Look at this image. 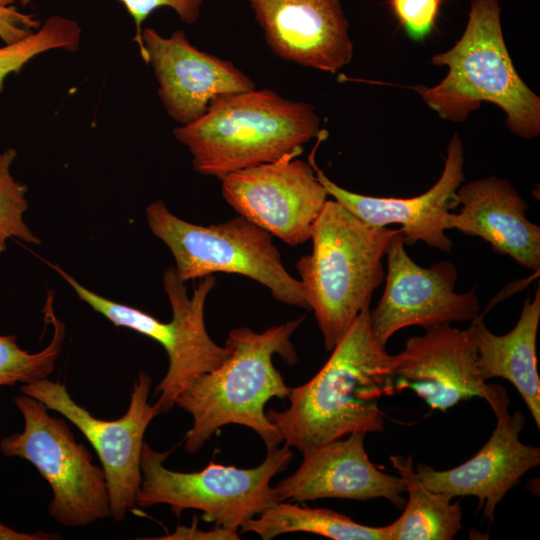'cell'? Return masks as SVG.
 <instances>
[{"instance_id":"6da1fadb","label":"cell","mask_w":540,"mask_h":540,"mask_svg":"<svg viewBox=\"0 0 540 540\" xmlns=\"http://www.w3.org/2000/svg\"><path fill=\"white\" fill-rule=\"evenodd\" d=\"M331 351L308 382L290 388L288 408L266 412L285 445L303 456L353 432H382L379 401L394 394L392 355L374 337L369 307Z\"/></svg>"},{"instance_id":"7a4b0ae2","label":"cell","mask_w":540,"mask_h":540,"mask_svg":"<svg viewBox=\"0 0 540 540\" xmlns=\"http://www.w3.org/2000/svg\"><path fill=\"white\" fill-rule=\"evenodd\" d=\"M304 317L256 332L249 327L231 330L225 341L226 360L196 377L176 398L175 405L188 412L193 425L185 436V449L199 451L214 432L228 424L254 430L267 448L282 437L264 412L272 398H285L290 388L273 364L278 354L289 365L297 362L291 336Z\"/></svg>"},{"instance_id":"3957f363","label":"cell","mask_w":540,"mask_h":540,"mask_svg":"<svg viewBox=\"0 0 540 540\" xmlns=\"http://www.w3.org/2000/svg\"><path fill=\"white\" fill-rule=\"evenodd\" d=\"M320 132L312 105L270 89L218 96L199 119L173 130L188 148L194 170L218 179L288 154L301 155L303 145Z\"/></svg>"},{"instance_id":"277c9868","label":"cell","mask_w":540,"mask_h":540,"mask_svg":"<svg viewBox=\"0 0 540 540\" xmlns=\"http://www.w3.org/2000/svg\"><path fill=\"white\" fill-rule=\"evenodd\" d=\"M498 0H472L461 38L431 63L447 67L433 87L414 89L444 120L462 122L482 102L500 107L505 125L515 135L531 139L540 134V98L517 73L506 47Z\"/></svg>"},{"instance_id":"5b68a950","label":"cell","mask_w":540,"mask_h":540,"mask_svg":"<svg viewBox=\"0 0 540 540\" xmlns=\"http://www.w3.org/2000/svg\"><path fill=\"white\" fill-rule=\"evenodd\" d=\"M399 229L362 221L327 200L311 233L312 252L296 262L306 300L331 351L383 283L382 260Z\"/></svg>"},{"instance_id":"8992f818","label":"cell","mask_w":540,"mask_h":540,"mask_svg":"<svg viewBox=\"0 0 540 540\" xmlns=\"http://www.w3.org/2000/svg\"><path fill=\"white\" fill-rule=\"evenodd\" d=\"M151 232L165 243L182 282L222 272L265 286L278 302L310 310L302 284L284 267L272 235L241 215L202 226L185 221L162 200L146 207Z\"/></svg>"},{"instance_id":"52a82bcc","label":"cell","mask_w":540,"mask_h":540,"mask_svg":"<svg viewBox=\"0 0 540 540\" xmlns=\"http://www.w3.org/2000/svg\"><path fill=\"white\" fill-rule=\"evenodd\" d=\"M172 451L158 452L144 442L137 506L166 504L178 518L186 509L198 510L204 521L232 530L279 502L270 481L292 460L290 447L278 445L267 448L265 460L251 469L210 463L186 473L164 466Z\"/></svg>"},{"instance_id":"ba28073f","label":"cell","mask_w":540,"mask_h":540,"mask_svg":"<svg viewBox=\"0 0 540 540\" xmlns=\"http://www.w3.org/2000/svg\"><path fill=\"white\" fill-rule=\"evenodd\" d=\"M48 265L71 286L80 300L112 324L136 331L163 346L169 365L154 393L161 414L174 407L178 395L196 377L217 368L228 357L229 349L219 346L210 338L204 321L206 298L216 285L213 274L201 278L189 297L185 283L177 277L175 268L166 269L163 287L171 305L172 319L162 322L140 309L100 296L80 284L59 265Z\"/></svg>"},{"instance_id":"9c48e42d","label":"cell","mask_w":540,"mask_h":540,"mask_svg":"<svg viewBox=\"0 0 540 540\" xmlns=\"http://www.w3.org/2000/svg\"><path fill=\"white\" fill-rule=\"evenodd\" d=\"M14 402L24 419L21 432L0 441L6 457L30 462L48 482L49 515L67 527H84L110 516V498L102 467L93 463L85 445L76 441L62 418L49 414L37 399L22 394Z\"/></svg>"},{"instance_id":"30bf717a","label":"cell","mask_w":540,"mask_h":540,"mask_svg":"<svg viewBox=\"0 0 540 540\" xmlns=\"http://www.w3.org/2000/svg\"><path fill=\"white\" fill-rule=\"evenodd\" d=\"M151 384V377L140 372L133 384L127 411L115 420L92 415L75 402L60 382L44 378L20 386L22 394L64 416L90 442L106 477L110 516L115 521H123L127 512L137 506L144 435L152 420L161 414L157 401L152 405L148 402Z\"/></svg>"},{"instance_id":"8fae6325","label":"cell","mask_w":540,"mask_h":540,"mask_svg":"<svg viewBox=\"0 0 540 540\" xmlns=\"http://www.w3.org/2000/svg\"><path fill=\"white\" fill-rule=\"evenodd\" d=\"M391 371L394 393L411 389L433 410L445 412L473 397L486 400L494 413L510 405L506 389L487 384L479 374L471 326L460 330L440 324L407 339L404 349L392 355Z\"/></svg>"},{"instance_id":"7c38bea8","label":"cell","mask_w":540,"mask_h":540,"mask_svg":"<svg viewBox=\"0 0 540 540\" xmlns=\"http://www.w3.org/2000/svg\"><path fill=\"white\" fill-rule=\"evenodd\" d=\"M297 153L227 174L222 195L241 216L297 246L311 238L328 193L309 162Z\"/></svg>"},{"instance_id":"4fadbf2b","label":"cell","mask_w":540,"mask_h":540,"mask_svg":"<svg viewBox=\"0 0 540 540\" xmlns=\"http://www.w3.org/2000/svg\"><path fill=\"white\" fill-rule=\"evenodd\" d=\"M386 256L385 289L377 307L370 311L372 332L382 346L405 327L428 329L479 317L475 290L455 292L458 273L451 262L419 266L407 254L400 231L392 238Z\"/></svg>"},{"instance_id":"5bb4252c","label":"cell","mask_w":540,"mask_h":540,"mask_svg":"<svg viewBox=\"0 0 540 540\" xmlns=\"http://www.w3.org/2000/svg\"><path fill=\"white\" fill-rule=\"evenodd\" d=\"M140 56L152 67L167 115L179 124L199 119L218 96L255 89L231 61L201 51L178 29L164 37L153 28L141 34Z\"/></svg>"},{"instance_id":"9a60e30c","label":"cell","mask_w":540,"mask_h":540,"mask_svg":"<svg viewBox=\"0 0 540 540\" xmlns=\"http://www.w3.org/2000/svg\"><path fill=\"white\" fill-rule=\"evenodd\" d=\"M327 136L323 130L308 157L318 180L329 196L362 221L376 227L400 225L405 246L424 242L440 251L450 252L453 243L445 234L444 218L459 204L457 190L464 182V147L457 133L450 139L443 172L427 192L411 198L374 197L351 192L330 180L317 166L315 151Z\"/></svg>"},{"instance_id":"2e32d148","label":"cell","mask_w":540,"mask_h":540,"mask_svg":"<svg viewBox=\"0 0 540 540\" xmlns=\"http://www.w3.org/2000/svg\"><path fill=\"white\" fill-rule=\"evenodd\" d=\"M279 58L329 73L349 64L353 44L340 0H245Z\"/></svg>"},{"instance_id":"e0dca14e","label":"cell","mask_w":540,"mask_h":540,"mask_svg":"<svg viewBox=\"0 0 540 540\" xmlns=\"http://www.w3.org/2000/svg\"><path fill=\"white\" fill-rule=\"evenodd\" d=\"M496 427L486 444L468 461L448 470L418 463L415 471L429 490L455 496H474L478 510L494 522L495 509L520 478L540 464V448L521 442L524 428L522 412L502 409L494 413Z\"/></svg>"},{"instance_id":"ac0fdd59","label":"cell","mask_w":540,"mask_h":540,"mask_svg":"<svg viewBox=\"0 0 540 540\" xmlns=\"http://www.w3.org/2000/svg\"><path fill=\"white\" fill-rule=\"evenodd\" d=\"M366 433L353 432L303 456L299 468L275 487L279 502L322 498L368 501L384 498L404 507L406 486L399 476L384 473L364 448Z\"/></svg>"},{"instance_id":"d6986e66","label":"cell","mask_w":540,"mask_h":540,"mask_svg":"<svg viewBox=\"0 0 540 540\" xmlns=\"http://www.w3.org/2000/svg\"><path fill=\"white\" fill-rule=\"evenodd\" d=\"M458 213L444 218L456 229L489 243L498 254L534 272L540 270V227L526 218L529 204L512 184L496 176L473 180L457 190Z\"/></svg>"},{"instance_id":"ffe728a7","label":"cell","mask_w":540,"mask_h":540,"mask_svg":"<svg viewBox=\"0 0 540 540\" xmlns=\"http://www.w3.org/2000/svg\"><path fill=\"white\" fill-rule=\"evenodd\" d=\"M540 321V289L533 299L526 297L518 322L504 334L492 333L480 317L471 323L477 348L481 378H504L512 383L540 427V380L537 368L536 338Z\"/></svg>"},{"instance_id":"44dd1931","label":"cell","mask_w":540,"mask_h":540,"mask_svg":"<svg viewBox=\"0 0 540 540\" xmlns=\"http://www.w3.org/2000/svg\"><path fill=\"white\" fill-rule=\"evenodd\" d=\"M389 460L408 492L401 516L386 525L387 540H451L464 527L462 508L449 495L425 487L413 466L412 457L391 455Z\"/></svg>"},{"instance_id":"7402d4cb","label":"cell","mask_w":540,"mask_h":540,"mask_svg":"<svg viewBox=\"0 0 540 540\" xmlns=\"http://www.w3.org/2000/svg\"><path fill=\"white\" fill-rule=\"evenodd\" d=\"M241 532H254L263 540L306 532L334 540H387L385 526L359 524L350 517L326 508L301 507L277 502L241 525Z\"/></svg>"},{"instance_id":"603a6c76","label":"cell","mask_w":540,"mask_h":540,"mask_svg":"<svg viewBox=\"0 0 540 540\" xmlns=\"http://www.w3.org/2000/svg\"><path fill=\"white\" fill-rule=\"evenodd\" d=\"M54 292L49 291L43 307L44 321L53 326L49 344L39 352L22 349L15 335H0V387L29 384L48 378L54 371L65 337V324L53 309Z\"/></svg>"},{"instance_id":"cb8c5ba5","label":"cell","mask_w":540,"mask_h":540,"mask_svg":"<svg viewBox=\"0 0 540 540\" xmlns=\"http://www.w3.org/2000/svg\"><path fill=\"white\" fill-rule=\"evenodd\" d=\"M81 40L79 23L71 18L52 15L25 38L0 47V92L5 80L20 72L35 57L53 50L75 52Z\"/></svg>"},{"instance_id":"d4e9b609","label":"cell","mask_w":540,"mask_h":540,"mask_svg":"<svg viewBox=\"0 0 540 540\" xmlns=\"http://www.w3.org/2000/svg\"><path fill=\"white\" fill-rule=\"evenodd\" d=\"M16 157L14 148L0 153V256L6 251L7 241L11 238L33 245L41 243L23 218L29 208L26 199L28 187L11 174L10 169Z\"/></svg>"},{"instance_id":"484cf974","label":"cell","mask_w":540,"mask_h":540,"mask_svg":"<svg viewBox=\"0 0 540 540\" xmlns=\"http://www.w3.org/2000/svg\"><path fill=\"white\" fill-rule=\"evenodd\" d=\"M31 0H20L27 5ZM126 9L135 25L134 41L142 51V26L145 20L157 9L167 7L172 9L186 24L198 21L201 7L205 0H118Z\"/></svg>"},{"instance_id":"4316f807","label":"cell","mask_w":540,"mask_h":540,"mask_svg":"<svg viewBox=\"0 0 540 540\" xmlns=\"http://www.w3.org/2000/svg\"><path fill=\"white\" fill-rule=\"evenodd\" d=\"M443 0H389L391 10L405 33L414 41L431 34Z\"/></svg>"},{"instance_id":"83f0119b","label":"cell","mask_w":540,"mask_h":540,"mask_svg":"<svg viewBox=\"0 0 540 540\" xmlns=\"http://www.w3.org/2000/svg\"><path fill=\"white\" fill-rule=\"evenodd\" d=\"M33 14L19 11L16 7L0 6V39L4 44L15 43L40 27Z\"/></svg>"},{"instance_id":"f1b7e54d","label":"cell","mask_w":540,"mask_h":540,"mask_svg":"<svg viewBox=\"0 0 540 540\" xmlns=\"http://www.w3.org/2000/svg\"><path fill=\"white\" fill-rule=\"evenodd\" d=\"M157 539L164 540H237L240 539L238 531L223 527L214 526L210 531H203L197 528V520L193 525L178 526L172 534Z\"/></svg>"},{"instance_id":"f546056e","label":"cell","mask_w":540,"mask_h":540,"mask_svg":"<svg viewBox=\"0 0 540 540\" xmlns=\"http://www.w3.org/2000/svg\"><path fill=\"white\" fill-rule=\"evenodd\" d=\"M60 538V534L46 532L27 533L17 531L0 522V540H55Z\"/></svg>"},{"instance_id":"4dcf8cb0","label":"cell","mask_w":540,"mask_h":540,"mask_svg":"<svg viewBox=\"0 0 540 540\" xmlns=\"http://www.w3.org/2000/svg\"><path fill=\"white\" fill-rule=\"evenodd\" d=\"M15 0H0V6H12Z\"/></svg>"}]
</instances>
